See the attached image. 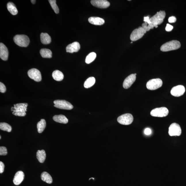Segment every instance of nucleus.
Masks as SVG:
<instances>
[{"instance_id": "f257e3e1", "label": "nucleus", "mask_w": 186, "mask_h": 186, "mask_svg": "<svg viewBox=\"0 0 186 186\" xmlns=\"http://www.w3.org/2000/svg\"><path fill=\"white\" fill-rule=\"evenodd\" d=\"M28 104L27 103H20L14 105V107H12L11 110L12 114L16 116H25L27 112V107Z\"/></svg>"}, {"instance_id": "f03ea898", "label": "nucleus", "mask_w": 186, "mask_h": 186, "mask_svg": "<svg viewBox=\"0 0 186 186\" xmlns=\"http://www.w3.org/2000/svg\"><path fill=\"white\" fill-rule=\"evenodd\" d=\"M166 15V14L164 11H160L149 18V20L154 27L157 28L158 25H160L162 23Z\"/></svg>"}, {"instance_id": "7ed1b4c3", "label": "nucleus", "mask_w": 186, "mask_h": 186, "mask_svg": "<svg viewBox=\"0 0 186 186\" xmlns=\"http://www.w3.org/2000/svg\"><path fill=\"white\" fill-rule=\"evenodd\" d=\"M181 47L179 41L173 40L167 42L163 45L161 47V51L166 52L178 49Z\"/></svg>"}, {"instance_id": "20e7f679", "label": "nucleus", "mask_w": 186, "mask_h": 186, "mask_svg": "<svg viewBox=\"0 0 186 186\" xmlns=\"http://www.w3.org/2000/svg\"><path fill=\"white\" fill-rule=\"evenodd\" d=\"M14 41L18 46L25 47L28 46L30 43L29 37L25 34H17L14 37Z\"/></svg>"}, {"instance_id": "39448f33", "label": "nucleus", "mask_w": 186, "mask_h": 186, "mask_svg": "<svg viewBox=\"0 0 186 186\" xmlns=\"http://www.w3.org/2000/svg\"><path fill=\"white\" fill-rule=\"evenodd\" d=\"M54 107L59 109L70 110L73 108V106L70 102L65 100H55L53 101Z\"/></svg>"}, {"instance_id": "423d86ee", "label": "nucleus", "mask_w": 186, "mask_h": 186, "mask_svg": "<svg viewBox=\"0 0 186 186\" xmlns=\"http://www.w3.org/2000/svg\"><path fill=\"white\" fill-rule=\"evenodd\" d=\"M163 82L160 78H156L149 80L147 83V89L154 90L158 89L162 86Z\"/></svg>"}, {"instance_id": "0eeeda50", "label": "nucleus", "mask_w": 186, "mask_h": 186, "mask_svg": "<svg viewBox=\"0 0 186 186\" xmlns=\"http://www.w3.org/2000/svg\"><path fill=\"white\" fill-rule=\"evenodd\" d=\"M169 111L166 107L156 108L151 111V116L155 117H164L168 115Z\"/></svg>"}, {"instance_id": "6e6552de", "label": "nucleus", "mask_w": 186, "mask_h": 186, "mask_svg": "<svg viewBox=\"0 0 186 186\" xmlns=\"http://www.w3.org/2000/svg\"><path fill=\"white\" fill-rule=\"evenodd\" d=\"M147 32L142 27L135 29L130 35V39L132 41H136L141 39Z\"/></svg>"}, {"instance_id": "1a4fd4ad", "label": "nucleus", "mask_w": 186, "mask_h": 186, "mask_svg": "<svg viewBox=\"0 0 186 186\" xmlns=\"http://www.w3.org/2000/svg\"><path fill=\"white\" fill-rule=\"evenodd\" d=\"M133 120V115L131 114H126L122 115L118 118L117 121L120 124L128 125L131 124Z\"/></svg>"}, {"instance_id": "9d476101", "label": "nucleus", "mask_w": 186, "mask_h": 186, "mask_svg": "<svg viewBox=\"0 0 186 186\" xmlns=\"http://www.w3.org/2000/svg\"><path fill=\"white\" fill-rule=\"evenodd\" d=\"M182 130L179 125L177 123H172L168 129V134L171 136H180Z\"/></svg>"}, {"instance_id": "9b49d317", "label": "nucleus", "mask_w": 186, "mask_h": 186, "mask_svg": "<svg viewBox=\"0 0 186 186\" xmlns=\"http://www.w3.org/2000/svg\"><path fill=\"white\" fill-rule=\"evenodd\" d=\"M28 74L31 79H33L36 82H40L42 78L41 72L36 68H32L28 70Z\"/></svg>"}, {"instance_id": "f8f14e48", "label": "nucleus", "mask_w": 186, "mask_h": 186, "mask_svg": "<svg viewBox=\"0 0 186 186\" xmlns=\"http://www.w3.org/2000/svg\"><path fill=\"white\" fill-rule=\"evenodd\" d=\"M185 92V87L182 85H178L172 89L171 91V94L173 96L179 97L183 95Z\"/></svg>"}, {"instance_id": "ddd939ff", "label": "nucleus", "mask_w": 186, "mask_h": 186, "mask_svg": "<svg viewBox=\"0 0 186 186\" xmlns=\"http://www.w3.org/2000/svg\"><path fill=\"white\" fill-rule=\"evenodd\" d=\"M91 4L94 6L100 8H106L110 6V3L106 0H92Z\"/></svg>"}, {"instance_id": "4468645a", "label": "nucleus", "mask_w": 186, "mask_h": 186, "mask_svg": "<svg viewBox=\"0 0 186 186\" xmlns=\"http://www.w3.org/2000/svg\"><path fill=\"white\" fill-rule=\"evenodd\" d=\"M136 76L135 74H132L128 76L123 82V86L125 89L129 88L136 80Z\"/></svg>"}, {"instance_id": "2eb2a0df", "label": "nucleus", "mask_w": 186, "mask_h": 186, "mask_svg": "<svg viewBox=\"0 0 186 186\" xmlns=\"http://www.w3.org/2000/svg\"><path fill=\"white\" fill-rule=\"evenodd\" d=\"M80 48L79 43L78 42H74L69 44L66 48V50L67 53H73L74 52H77Z\"/></svg>"}, {"instance_id": "dca6fc26", "label": "nucleus", "mask_w": 186, "mask_h": 186, "mask_svg": "<svg viewBox=\"0 0 186 186\" xmlns=\"http://www.w3.org/2000/svg\"><path fill=\"white\" fill-rule=\"evenodd\" d=\"M8 54L7 48L3 43H0V57H1V58L3 60H7Z\"/></svg>"}, {"instance_id": "f3484780", "label": "nucleus", "mask_w": 186, "mask_h": 186, "mask_svg": "<svg viewBox=\"0 0 186 186\" xmlns=\"http://www.w3.org/2000/svg\"><path fill=\"white\" fill-rule=\"evenodd\" d=\"M24 174L22 171H19L16 173L13 179L14 184L16 185H19L23 181L24 178Z\"/></svg>"}, {"instance_id": "a211bd4d", "label": "nucleus", "mask_w": 186, "mask_h": 186, "mask_svg": "<svg viewBox=\"0 0 186 186\" xmlns=\"http://www.w3.org/2000/svg\"><path fill=\"white\" fill-rule=\"evenodd\" d=\"M89 23L95 25H101L105 23L103 19L98 17H91L88 19Z\"/></svg>"}, {"instance_id": "6ab92c4d", "label": "nucleus", "mask_w": 186, "mask_h": 186, "mask_svg": "<svg viewBox=\"0 0 186 186\" xmlns=\"http://www.w3.org/2000/svg\"><path fill=\"white\" fill-rule=\"evenodd\" d=\"M53 119L54 121L57 122L66 124L68 122L67 118L63 115L60 114L58 115H55L53 116Z\"/></svg>"}, {"instance_id": "aec40b11", "label": "nucleus", "mask_w": 186, "mask_h": 186, "mask_svg": "<svg viewBox=\"0 0 186 186\" xmlns=\"http://www.w3.org/2000/svg\"><path fill=\"white\" fill-rule=\"evenodd\" d=\"M41 43L43 44H48L51 42V37L46 33H41Z\"/></svg>"}, {"instance_id": "412c9836", "label": "nucleus", "mask_w": 186, "mask_h": 186, "mask_svg": "<svg viewBox=\"0 0 186 186\" xmlns=\"http://www.w3.org/2000/svg\"><path fill=\"white\" fill-rule=\"evenodd\" d=\"M52 76L55 80L58 81H62L64 78L63 73L58 70L54 71L52 74Z\"/></svg>"}, {"instance_id": "4be33fe9", "label": "nucleus", "mask_w": 186, "mask_h": 186, "mask_svg": "<svg viewBox=\"0 0 186 186\" xmlns=\"http://www.w3.org/2000/svg\"><path fill=\"white\" fill-rule=\"evenodd\" d=\"M41 180L43 181L48 184H51L53 182V179L49 174L46 172H43L41 175Z\"/></svg>"}, {"instance_id": "5701e85b", "label": "nucleus", "mask_w": 186, "mask_h": 186, "mask_svg": "<svg viewBox=\"0 0 186 186\" xmlns=\"http://www.w3.org/2000/svg\"><path fill=\"white\" fill-rule=\"evenodd\" d=\"M7 8L8 11L12 15H15L18 14V10L13 3L11 2L8 3L7 4Z\"/></svg>"}, {"instance_id": "b1692460", "label": "nucleus", "mask_w": 186, "mask_h": 186, "mask_svg": "<svg viewBox=\"0 0 186 186\" xmlns=\"http://www.w3.org/2000/svg\"><path fill=\"white\" fill-rule=\"evenodd\" d=\"M42 57L44 58H51L52 56V52L48 49H42L40 51Z\"/></svg>"}, {"instance_id": "393cba45", "label": "nucleus", "mask_w": 186, "mask_h": 186, "mask_svg": "<svg viewBox=\"0 0 186 186\" xmlns=\"http://www.w3.org/2000/svg\"><path fill=\"white\" fill-rule=\"evenodd\" d=\"M37 158L39 162H44L46 158V154L44 150H38L37 152Z\"/></svg>"}, {"instance_id": "a878e982", "label": "nucleus", "mask_w": 186, "mask_h": 186, "mask_svg": "<svg viewBox=\"0 0 186 186\" xmlns=\"http://www.w3.org/2000/svg\"><path fill=\"white\" fill-rule=\"evenodd\" d=\"M46 127V122L44 119H41L37 123V128L38 133H41Z\"/></svg>"}, {"instance_id": "bb28decb", "label": "nucleus", "mask_w": 186, "mask_h": 186, "mask_svg": "<svg viewBox=\"0 0 186 186\" xmlns=\"http://www.w3.org/2000/svg\"><path fill=\"white\" fill-rule=\"evenodd\" d=\"M95 82V79L94 77H90L88 78L85 81L84 86L85 88H89L93 86Z\"/></svg>"}, {"instance_id": "cd10ccee", "label": "nucleus", "mask_w": 186, "mask_h": 186, "mask_svg": "<svg viewBox=\"0 0 186 186\" xmlns=\"http://www.w3.org/2000/svg\"><path fill=\"white\" fill-rule=\"evenodd\" d=\"M96 58V54L94 52H92V53L89 54V55L87 56L85 62L87 64H89L93 62Z\"/></svg>"}, {"instance_id": "c85d7f7f", "label": "nucleus", "mask_w": 186, "mask_h": 186, "mask_svg": "<svg viewBox=\"0 0 186 186\" xmlns=\"http://www.w3.org/2000/svg\"><path fill=\"white\" fill-rule=\"evenodd\" d=\"M0 129L3 131H6L9 133L11 131L12 128L8 123L1 122L0 123Z\"/></svg>"}, {"instance_id": "c756f323", "label": "nucleus", "mask_w": 186, "mask_h": 186, "mask_svg": "<svg viewBox=\"0 0 186 186\" xmlns=\"http://www.w3.org/2000/svg\"><path fill=\"white\" fill-rule=\"evenodd\" d=\"M48 1L55 13L58 14L59 12V9L56 3V1L55 0H49Z\"/></svg>"}, {"instance_id": "7c9ffc66", "label": "nucleus", "mask_w": 186, "mask_h": 186, "mask_svg": "<svg viewBox=\"0 0 186 186\" xmlns=\"http://www.w3.org/2000/svg\"><path fill=\"white\" fill-rule=\"evenodd\" d=\"M7 154V149L6 147H0V155L5 156Z\"/></svg>"}, {"instance_id": "2f4dec72", "label": "nucleus", "mask_w": 186, "mask_h": 186, "mask_svg": "<svg viewBox=\"0 0 186 186\" xmlns=\"http://www.w3.org/2000/svg\"><path fill=\"white\" fill-rule=\"evenodd\" d=\"M6 90V88L5 85L3 83H0V92L1 93H4Z\"/></svg>"}, {"instance_id": "473e14b6", "label": "nucleus", "mask_w": 186, "mask_h": 186, "mask_svg": "<svg viewBox=\"0 0 186 186\" xmlns=\"http://www.w3.org/2000/svg\"><path fill=\"white\" fill-rule=\"evenodd\" d=\"M173 28L172 26L170 25L169 24H167L166 28V30L167 32H171Z\"/></svg>"}, {"instance_id": "72a5a7b5", "label": "nucleus", "mask_w": 186, "mask_h": 186, "mask_svg": "<svg viewBox=\"0 0 186 186\" xmlns=\"http://www.w3.org/2000/svg\"><path fill=\"white\" fill-rule=\"evenodd\" d=\"M168 22L170 23H174L176 22L177 18L175 16H171L169 17L168 19Z\"/></svg>"}, {"instance_id": "f704fd0d", "label": "nucleus", "mask_w": 186, "mask_h": 186, "mask_svg": "<svg viewBox=\"0 0 186 186\" xmlns=\"http://www.w3.org/2000/svg\"><path fill=\"white\" fill-rule=\"evenodd\" d=\"M147 25H148V24H147V22H145V23L142 24V27L143 28L145 29L146 32H147V31H149L150 30V29H149L148 27H147Z\"/></svg>"}, {"instance_id": "c9c22d12", "label": "nucleus", "mask_w": 186, "mask_h": 186, "mask_svg": "<svg viewBox=\"0 0 186 186\" xmlns=\"http://www.w3.org/2000/svg\"><path fill=\"white\" fill-rule=\"evenodd\" d=\"M5 165L2 162H0V173H3L4 171Z\"/></svg>"}, {"instance_id": "e433bc0d", "label": "nucleus", "mask_w": 186, "mask_h": 186, "mask_svg": "<svg viewBox=\"0 0 186 186\" xmlns=\"http://www.w3.org/2000/svg\"><path fill=\"white\" fill-rule=\"evenodd\" d=\"M145 134L147 135H149L151 134V133H152V131H151V130L149 128H147L145 129V131H144Z\"/></svg>"}, {"instance_id": "4c0bfd02", "label": "nucleus", "mask_w": 186, "mask_h": 186, "mask_svg": "<svg viewBox=\"0 0 186 186\" xmlns=\"http://www.w3.org/2000/svg\"><path fill=\"white\" fill-rule=\"evenodd\" d=\"M149 17L147 16L144 17V21L145 22H147L149 20Z\"/></svg>"}, {"instance_id": "58836bf2", "label": "nucleus", "mask_w": 186, "mask_h": 186, "mask_svg": "<svg viewBox=\"0 0 186 186\" xmlns=\"http://www.w3.org/2000/svg\"><path fill=\"white\" fill-rule=\"evenodd\" d=\"M31 1L33 4H34L35 3L36 1L35 0H32V1Z\"/></svg>"}, {"instance_id": "ea45409f", "label": "nucleus", "mask_w": 186, "mask_h": 186, "mask_svg": "<svg viewBox=\"0 0 186 186\" xmlns=\"http://www.w3.org/2000/svg\"><path fill=\"white\" fill-rule=\"evenodd\" d=\"M1 139V136H0V139Z\"/></svg>"}, {"instance_id": "a19ab883", "label": "nucleus", "mask_w": 186, "mask_h": 186, "mask_svg": "<svg viewBox=\"0 0 186 186\" xmlns=\"http://www.w3.org/2000/svg\"><path fill=\"white\" fill-rule=\"evenodd\" d=\"M135 74V76H136L137 74Z\"/></svg>"}, {"instance_id": "79ce46f5", "label": "nucleus", "mask_w": 186, "mask_h": 186, "mask_svg": "<svg viewBox=\"0 0 186 186\" xmlns=\"http://www.w3.org/2000/svg\"><path fill=\"white\" fill-rule=\"evenodd\" d=\"M133 43V41H132L131 42V43Z\"/></svg>"}]
</instances>
